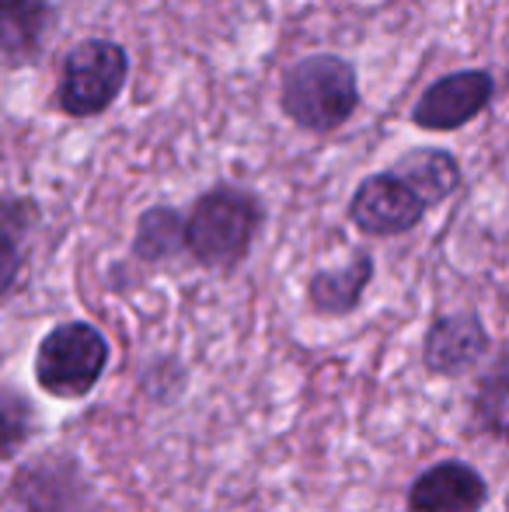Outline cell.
<instances>
[{
  "instance_id": "obj_4",
  "label": "cell",
  "mask_w": 509,
  "mask_h": 512,
  "mask_svg": "<svg viewBox=\"0 0 509 512\" xmlns=\"http://www.w3.org/2000/svg\"><path fill=\"white\" fill-rule=\"evenodd\" d=\"M129 77V56L112 39H84L67 53L60 70L56 102L74 119L102 115L116 105Z\"/></svg>"
},
{
  "instance_id": "obj_15",
  "label": "cell",
  "mask_w": 509,
  "mask_h": 512,
  "mask_svg": "<svg viewBox=\"0 0 509 512\" xmlns=\"http://www.w3.org/2000/svg\"><path fill=\"white\" fill-rule=\"evenodd\" d=\"M18 237L14 230L0 227V300L14 290L18 283V272H21V248H18Z\"/></svg>"
},
{
  "instance_id": "obj_9",
  "label": "cell",
  "mask_w": 509,
  "mask_h": 512,
  "mask_svg": "<svg viewBox=\"0 0 509 512\" xmlns=\"http://www.w3.org/2000/svg\"><path fill=\"white\" fill-rule=\"evenodd\" d=\"M56 25V7L49 0H0V56L28 63L46 49Z\"/></svg>"
},
{
  "instance_id": "obj_5",
  "label": "cell",
  "mask_w": 509,
  "mask_h": 512,
  "mask_svg": "<svg viewBox=\"0 0 509 512\" xmlns=\"http://www.w3.org/2000/svg\"><path fill=\"white\" fill-rule=\"evenodd\" d=\"M496 95V77L489 70H457L433 81L412 105V122L426 133H450L475 122Z\"/></svg>"
},
{
  "instance_id": "obj_2",
  "label": "cell",
  "mask_w": 509,
  "mask_h": 512,
  "mask_svg": "<svg viewBox=\"0 0 509 512\" xmlns=\"http://www.w3.org/2000/svg\"><path fill=\"white\" fill-rule=\"evenodd\" d=\"M360 105L356 67L335 53H318L297 60L283 74L279 108L293 126L307 133H332Z\"/></svg>"
},
{
  "instance_id": "obj_1",
  "label": "cell",
  "mask_w": 509,
  "mask_h": 512,
  "mask_svg": "<svg viewBox=\"0 0 509 512\" xmlns=\"http://www.w3.org/2000/svg\"><path fill=\"white\" fill-rule=\"evenodd\" d=\"M265 220L262 199L238 185H217L203 192L185 216V251L203 269H234L252 251L258 227Z\"/></svg>"
},
{
  "instance_id": "obj_16",
  "label": "cell",
  "mask_w": 509,
  "mask_h": 512,
  "mask_svg": "<svg viewBox=\"0 0 509 512\" xmlns=\"http://www.w3.org/2000/svg\"><path fill=\"white\" fill-rule=\"evenodd\" d=\"M35 209L25 199H11V196H0V227L14 230V234H25L28 223H32Z\"/></svg>"
},
{
  "instance_id": "obj_7",
  "label": "cell",
  "mask_w": 509,
  "mask_h": 512,
  "mask_svg": "<svg viewBox=\"0 0 509 512\" xmlns=\"http://www.w3.org/2000/svg\"><path fill=\"white\" fill-rule=\"evenodd\" d=\"M489 352V331L478 314H443L422 338V363L436 377H461Z\"/></svg>"
},
{
  "instance_id": "obj_13",
  "label": "cell",
  "mask_w": 509,
  "mask_h": 512,
  "mask_svg": "<svg viewBox=\"0 0 509 512\" xmlns=\"http://www.w3.org/2000/svg\"><path fill=\"white\" fill-rule=\"evenodd\" d=\"M32 425L35 415L25 394L11 391V387H0V464L18 457L21 446L32 436Z\"/></svg>"
},
{
  "instance_id": "obj_12",
  "label": "cell",
  "mask_w": 509,
  "mask_h": 512,
  "mask_svg": "<svg viewBox=\"0 0 509 512\" xmlns=\"http://www.w3.org/2000/svg\"><path fill=\"white\" fill-rule=\"evenodd\" d=\"M185 216L171 206H154L140 216L136 223V237H133V255L143 262H164V258L178 255L185 248Z\"/></svg>"
},
{
  "instance_id": "obj_6",
  "label": "cell",
  "mask_w": 509,
  "mask_h": 512,
  "mask_svg": "<svg viewBox=\"0 0 509 512\" xmlns=\"http://www.w3.org/2000/svg\"><path fill=\"white\" fill-rule=\"evenodd\" d=\"M426 216L412 189L394 171H381L360 182V189L349 199V220L370 237H398L415 230Z\"/></svg>"
},
{
  "instance_id": "obj_8",
  "label": "cell",
  "mask_w": 509,
  "mask_h": 512,
  "mask_svg": "<svg viewBox=\"0 0 509 512\" xmlns=\"http://www.w3.org/2000/svg\"><path fill=\"white\" fill-rule=\"evenodd\" d=\"M485 502H489V485L464 460H440L408 488L412 512H482Z\"/></svg>"
},
{
  "instance_id": "obj_11",
  "label": "cell",
  "mask_w": 509,
  "mask_h": 512,
  "mask_svg": "<svg viewBox=\"0 0 509 512\" xmlns=\"http://www.w3.org/2000/svg\"><path fill=\"white\" fill-rule=\"evenodd\" d=\"M370 279H374V255L356 251L353 262L342 269L314 272L307 283V300L318 314H349L363 300Z\"/></svg>"
},
{
  "instance_id": "obj_3",
  "label": "cell",
  "mask_w": 509,
  "mask_h": 512,
  "mask_svg": "<svg viewBox=\"0 0 509 512\" xmlns=\"http://www.w3.org/2000/svg\"><path fill=\"white\" fill-rule=\"evenodd\" d=\"M109 366V338L88 321L56 324L35 349V384L60 401L91 394Z\"/></svg>"
},
{
  "instance_id": "obj_14",
  "label": "cell",
  "mask_w": 509,
  "mask_h": 512,
  "mask_svg": "<svg viewBox=\"0 0 509 512\" xmlns=\"http://www.w3.org/2000/svg\"><path fill=\"white\" fill-rule=\"evenodd\" d=\"M475 422L482 429H489L492 436H503L506 432V363L503 356L496 359L492 373L482 380L475 394Z\"/></svg>"
},
{
  "instance_id": "obj_10",
  "label": "cell",
  "mask_w": 509,
  "mask_h": 512,
  "mask_svg": "<svg viewBox=\"0 0 509 512\" xmlns=\"http://www.w3.org/2000/svg\"><path fill=\"white\" fill-rule=\"evenodd\" d=\"M391 171L419 196V203L426 209L440 206L443 199L454 196L457 185H461V164H457V157L447 154V150H433V147L408 150V154L398 157V164H394Z\"/></svg>"
}]
</instances>
